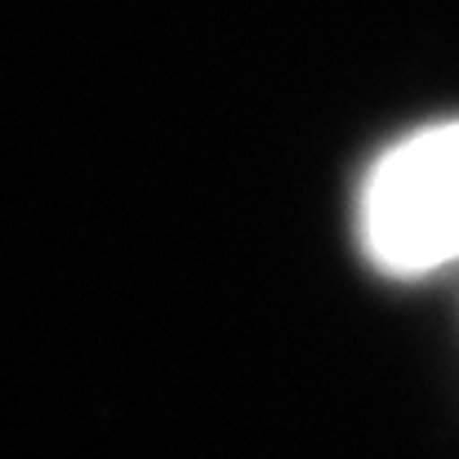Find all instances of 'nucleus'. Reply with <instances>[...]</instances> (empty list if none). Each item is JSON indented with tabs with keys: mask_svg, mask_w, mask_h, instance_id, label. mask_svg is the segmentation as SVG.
Listing matches in <instances>:
<instances>
[{
	"mask_svg": "<svg viewBox=\"0 0 459 459\" xmlns=\"http://www.w3.org/2000/svg\"><path fill=\"white\" fill-rule=\"evenodd\" d=\"M366 255L393 277L437 273L459 259V121L411 134L361 192Z\"/></svg>",
	"mask_w": 459,
	"mask_h": 459,
	"instance_id": "nucleus-1",
	"label": "nucleus"
}]
</instances>
